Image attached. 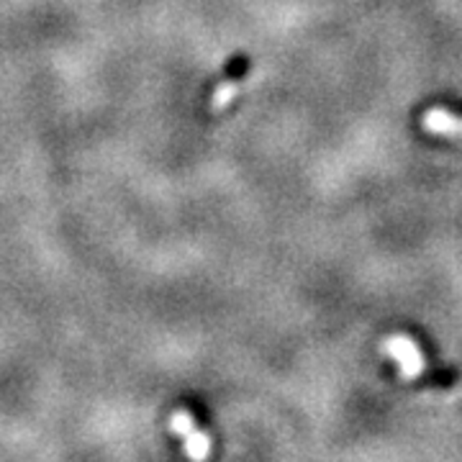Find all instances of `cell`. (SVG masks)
I'll return each mask as SVG.
<instances>
[{
    "label": "cell",
    "instance_id": "cell-1",
    "mask_svg": "<svg viewBox=\"0 0 462 462\" xmlns=\"http://www.w3.org/2000/svg\"><path fill=\"white\" fill-rule=\"evenodd\" d=\"M383 349H385V355L393 360L398 373L406 380L419 378L427 370V355H424V349L416 345V339L409 337V334H391L385 339Z\"/></svg>",
    "mask_w": 462,
    "mask_h": 462
},
{
    "label": "cell",
    "instance_id": "cell-2",
    "mask_svg": "<svg viewBox=\"0 0 462 462\" xmlns=\"http://www.w3.org/2000/svg\"><path fill=\"white\" fill-rule=\"evenodd\" d=\"M170 430L182 434L188 455H193V457H206V455H208V449H211V445H208V437L199 430L196 419H193L188 411L172 413V419H170Z\"/></svg>",
    "mask_w": 462,
    "mask_h": 462
},
{
    "label": "cell",
    "instance_id": "cell-3",
    "mask_svg": "<svg viewBox=\"0 0 462 462\" xmlns=\"http://www.w3.org/2000/svg\"><path fill=\"white\" fill-rule=\"evenodd\" d=\"M421 126L434 136H445V139H457L462 142V118L447 111V108H430L424 118H421Z\"/></svg>",
    "mask_w": 462,
    "mask_h": 462
},
{
    "label": "cell",
    "instance_id": "cell-4",
    "mask_svg": "<svg viewBox=\"0 0 462 462\" xmlns=\"http://www.w3.org/2000/svg\"><path fill=\"white\" fill-rule=\"evenodd\" d=\"M245 69H247V65L239 69V75H234V72H231V75H226V80H221V83L216 85L214 96H211V106H214V108H221V106H226V103H229L234 96H236V90H239V80H242V78L247 75Z\"/></svg>",
    "mask_w": 462,
    "mask_h": 462
}]
</instances>
